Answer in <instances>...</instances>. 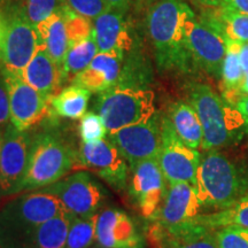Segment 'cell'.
I'll list each match as a JSON object with an SVG mask.
<instances>
[{
    "mask_svg": "<svg viewBox=\"0 0 248 248\" xmlns=\"http://www.w3.org/2000/svg\"><path fill=\"white\" fill-rule=\"evenodd\" d=\"M147 239L152 248H218L215 230L195 221L171 228L151 222Z\"/></svg>",
    "mask_w": 248,
    "mask_h": 248,
    "instance_id": "ac0fdd59",
    "label": "cell"
},
{
    "mask_svg": "<svg viewBox=\"0 0 248 248\" xmlns=\"http://www.w3.org/2000/svg\"><path fill=\"white\" fill-rule=\"evenodd\" d=\"M36 30L39 36L40 46L46 49L52 60L62 71V66H63L69 44H68L66 26H64L61 12L53 14L39 23L36 27Z\"/></svg>",
    "mask_w": 248,
    "mask_h": 248,
    "instance_id": "603a6c76",
    "label": "cell"
},
{
    "mask_svg": "<svg viewBox=\"0 0 248 248\" xmlns=\"http://www.w3.org/2000/svg\"><path fill=\"white\" fill-rule=\"evenodd\" d=\"M5 30H6V20L1 16V14H0V54H1L2 43H4Z\"/></svg>",
    "mask_w": 248,
    "mask_h": 248,
    "instance_id": "b9f144b4",
    "label": "cell"
},
{
    "mask_svg": "<svg viewBox=\"0 0 248 248\" xmlns=\"http://www.w3.org/2000/svg\"><path fill=\"white\" fill-rule=\"evenodd\" d=\"M90 248H105V247L100 246V245H99V244H94L92 247H90Z\"/></svg>",
    "mask_w": 248,
    "mask_h": 248,
    "instance_id": "ee69618b",
    "label": "cell"
},
{
    "mask_svg": "<svg viewBox=\"0 0 248 248\" xmlns=\"http://www.w3.org/2000/svg\"><path fill=\"white\" fill-rule=\"evenodd\" d=\"M94 37L99 52L113 49L126 52L138 47V40L132 27L125 20L123 13L107 9L94 20Z\"/></svg>",
    "mask_w": 248,
    "mask_h": 248,
    "instance_id": "ffe728a7",
    "label": "cell"
},
{
    "mask_svg": "<svg viewBox=\"0 0 248 248\" xmlns=\"http://www.w3.org/2000/svg\"><path fill=\"white\" fill-rule=\"evenodd\" d=\"M194 221L213 230L230 225L248 229V193L228 208L200 214Z\"/></svg>",
    "mask_w": 248,
    "mask_h": 248,
    "instance_id": "83f0119b",
    "label": "cell"
},
{
    "mask_svg": "<svg viewBox=\"0 0 248 248\" xmlns=\"http://www.w3.org/2000/svg\"><path fill=\"white\" fill-rule=\"evenodd\" d=\"M61 15L63 17L64 26H66L69 47L73 45L78 44L83 40L88 39L93 33V26L91 20L76 13L74 9H71L68 6V4L61 11Z\"/></svg>",
    "mask_w": 248,
    "mask_h": 248,
    "instance_id": "1f68e13d",
    "label": "cell"
},
{
    "mask_svg": "<svg viewBox=\"0 0 248 248\" xmlns=\"http://www.w3.org/2000/svg\"><path fill=\"white\" fill-rule=\"evenodd\" d=\"M5 1H6V0H0V6L4 5V4H5Z\"/></svg>",
    "mask_w": 248,
    "mask_h": 248,
    "instance_id": "bcb514c9",
    "label": "cell"
},
{
    "mask_svg": "<svg viewBox=\"0 0 248 248\" xmlns=\"http://www.w3.org/2000/svg\"><path fill=\"white\" fill-rule=\"evenodd\" d=\"M218 248H248V229L240 226H224L215 230Z\"/></svg>",
    "mask_w": 248,
    "mask_h": 248,
    "instance_id": "836d02e7",
    "label": "cell"
},
{
    "mask_svg": "<svg viewBox=\"0 0 248 248\" xmlns=\"http://www.w3.org/2000/svg\"><path fill=\"white\" fill-rule=\"evenodd\" d=\"M78 132L83 142L98 141L108 136L104 121L95 111H89L80 119Z\"/></svg>",
    "mask_w": 248,
    "mask_h": 248,
    "instance_id": "d6a6232c",
    "label": "cell"
},
{
    "mask_svg": "<svg viewBox=\"0 0 248 248\" xmlns=\"http://www.w3.org/2000/svg\"><path fill=\"white\" fill-rule=\"evenodd\" d=\"M5 78L8 90L11 124L18 131H28L49 113L51 99L28 84L20 75L5 71Z\"/></svg>",
    "mask_w": 248,
    "mask_h": 248,
    "instance_id": "9a60e30c",
    "label": "cell"
},
{
    "mask_svg": "<svg viewBox=\"0 0 248 248\" xmlns=\"http://www.w3.org/2000/svg\"><path fill=\"white\" fill-rule=\"evenodd\" d=\"M106 2L108 9L111 11L120 12V13L125 14L131 5V0H104Z\"/></svg>",
    "mask_w": 248,
    "mask_h": 248,
    "instance_id": "74e56055",
    "label": "cell"
},
{
    "mask_svg": "<svg viewBox=\"0 0 248 248\" xmlns=\"http://www.w3.org/2000/svg\"><path fill=\"white\" fill-rule=\"evenodd\" d=\"M192 12L184 0H157L148 9L147 33L160 70L190 73L195 67L185 35V21Z\"/></svg>",
    "mask_w": 248,
    "mask_h": 248,
    "instance_id": "6da1fadb",
    "label": "cell"
},
{
    "mask_svg": "<svg viewBox=\"0 0 248 248\" xmlns=\"http://www.w3.org/2000/svg\"><path fill=\"white\" fill-rule=\"evenodd\" d=\"M187 95L202 128V150H218L240 137V128L245 124L240 114L208 84L193 83L187 88Z\"/></svg>",
    "mask_w": 248,
    "mask_h": 248,
    "instance_id": "5b68a950",
    "label": "cell"
},
{
    "mask_svg": "<svg viewBox=\"0 0 248 248\" xmlns=\"http://www.w3.org/2000/svg\"><path fill=\"white\" fill-rule=\"evenodd\" d=\"M9 123H11V115H9L8 90L4 68L1 67L0 68V132L4 131Z\"/></svg>",
    "mask_w": 248,
    "mask_h": 248,
    "instance_id": "d590c367",
    "label": "cell"
},
{
    "mask_svg": "<svg viewBox=\"0 0 248 248\" xmlns=\"http://www.w3.org/2000/svg\"><path fill=\"white\" fill-rule=\"evenodd\" d=\"M74 215L63 212L36 228L18 248H64Z\"/></svg>",
    "mask_w": 248,
    "mask_h": 248,
    "instance_id": "7402d4cb",
    "label": "cell"
},
{
    "mask_svg": "<svg viewBox=\"0 0 248 248\" xmlns=\"http://www.w3.org/2000/svg\"><path fill=\"white\" fill-rule=\"evenodd\" d=\"M32 138L11 123L2 131L0 147V199L17 194L26 173Z\"/></svg>",
    "mask_w": 248,
    "mask_h": 248,
    "instance_id": "7c38bea8",
    "label": "cell"
},
{
    "mask_svg": "<svg viewBox=\"0 0 248 248\" xmlns=\"http://www.w3.org/2000/svg\"><path fill=\"white\" fill-rule=\"evenodd\" d=\"M95 239L105 248L146 247V239L137 223L119 208H105L98 214Z\"/></svg>",
    "mask_w": 248,
    "mask_h": 248,
    "instance_id": "2e32d148",
    "label": "cell"
},
{
    "mask_svg": "<svg viewBox=\"0 0 248 248\" xmlns=\"http://www.w3.org/2000/svg\"><path fill=\"white\" fill-rule=\"evenodd\" d=\"M200 160L199 152L181 140L169 117H161V148L157 161L167 183H187L195 188Z\"/></svg>",
    "mask_w": 248,
    "mask_h": 248,
    "instance_id": "9c48e42d",
    "label": "cell"
},
{
    "mask_svg": "<svg viewBox=\"0 0 248 248\" xmlns=\"http://www.w3.org/2000/svg\"><path fill=\"white\" fill-rule=\"evenodd\" d=\"M40 47L36 28L13 8L7 20L0 59L5 71L22 75L24 68Z\"/></svg>",
    "mask_w": 248,
    "mask_h": 248,
    "instance_id": "8fae6325",
    "label": "cell"
},
{
    "mask_svg": "<svg viewBox=\"0 0 248 248\" xmlns=\"http://www.w3.org/2000/svg\"><path fill=\"white\" fill-rule=\"evenodd\" d=\"M78 169L86 170L114 188L123 191L128 185L130 166L109 139L83 142L77 150Z\"/></svg>",
    "mask_w": 248,
    "mask_h": 248,
    "instance_id": "30bf717a",
    "label": "cell"
},
{
    "mask_svg": "<svg viewBox=\"0 0 248 248\" xmlns=\"http://www.w3.org/2000/svg\"><path fill=\"white\" fill-rule=\"evenodd\" d=\"M203 17L221 31L228 42L248 43V15L221 6L203 15Z\"/></svg>",
    "mask_w": 248,
    "mask_h": 248,
    "instance_id": "4316f807",
    "label": "cell"
},
{
    "mask_svg": "<svg viewBox=\"0 0 248 248\" xmlns=\"http://www.w3.org/2000/svg\"><path fill=\"white\" fill-rule=\"evenodd\" d=\"M173 129L181 140L188 147L198 150L202 144L203 132L197 113L188 102H173L168 115Z\"/></svg>",
    "mask_w": 248,
    "mask_h": 248,
    "instance_id": "cb8c5ba5",
    "label": "cell"
},
{
    "mask_svg": "<svg viewBox=\"0 0 248 248\" xmlns=\"http://www.w3.org/2000/svg\"><path fill=\"white\" fill-rule=\"evenodd\" d=\"M98 214L85 217L74 216L68 231L64 248H90L97 244L95 225H97Z\"/></svg>",
    "mask_w": 248,
    "mask_h": 248,
    "instance_id": "4dcf8cb0",
    "label": "cell"
},
{
    "mask_svg": "<svg viewBox=\"0 0 248 248\" xmlns=\"http://www.w3.org/2000/svg\"><path fill=\"white\" fill-rule=\"evenodd\" d=\"M91 92L79 85L61 90L49 100V111L62 119L79 120L86 114Z\"/></svg>",
    "mask_w": 248,
    "mask_h": 248,
    "instance_id": "d4e9b609",
    "label": "cell"
},
{
    "mask_svg": "<svg viewBox=\"0 0 248 248\" xmlns=\"http://www.w3.org/2000/svg\"><path fill=\"white\" fill-rule=\"evenodd\" d=\"M94 109L104 121L108 133H113L150 120L156 113L155 95L147 88L115 85L99 93Z\"/></svg>",
    "mask_w": 248,
    "mask_h": 248,
    "instance_id": "8992f818",
    "label": "cell"
},
{
    "mask_svg": "<svg viewBox=\"0 0 248 248\" xmlns=\"http://www.w3.org/2000/svg\"><path fill=\"white\" fill-rule=\"evenodd\" d=\"M195 192L203 208H228L248 193V168L218 150L206 151L198 168Z\"/></svg>",
    "mask_w": 248,
    "mask_h": 248,
    "instance_id": "7a4b0ae2",
    "label": "cell"
},
{
    "mask_svg": "<svg viewBox=\"0 0 248 248\" xmlns=\"http://www.w3.org/2000/svg\"><path fill=\"white\" fill-rule=\"evenodd\" d=\"M1 140H2V132H0V147H1Z\"/></svg>",
    "mask_w": 248,
    "mask_h": 248,
    "instance_id": "f6af8a7d",
    "label": "cell"
},
{
    "mask_svg": "<svg viewBox=\"0 0 248 248\" xmlns=\"http://www.w3.org/2000/svg\"><path fill=\"white\" fill-rule=\"evenodd\" d=\"M129 195L142 217L151 219L159 210L167 181L157 159L144 160L130 167Z\"/></svg>",
    "mask_w": 248,
    "mask_h": 248,
    "instance_id": "4fadbf2b",
    "label": "cell"
},
{
    "mask_svg": "<svg viewBox=\"0 0 248 248\" xmlns=\"http://www.w3.org/2000/svg\"><path fill=\"white\" fill-rule=\"evenodd\" d=\"M21 77L28 84L48 99L53 97L54 92L63 83L60 68L42 46L24 68Z\"/></svg>",
    "mask_w": 248,
    "mask_h": 248,
    "instance_id": "44dd1931",
    "label": "cell"
},
{
    "mask_svg": "<svg viewBox=\"0 0 248 248\" xmlns=\"http://www.w3.org/2000/svg\"><path fill=\"white\" fill-rule=\"evenodd\" d=\"M239 55L241 64H243L245 73H246V71H248V43H243V44H240Z\"/></svg>",
    "mask_w": 248,
    "mask_h": 248,
    "instance_id": "ab89813d",
    "label": "cell"
},
{
    "mask_svg": "<svg viewBox=\"0 0 248 248\" xmlns=\"http://www.w3.org/2000/svg\"><path fill=\"white\" fill-rule=\"evenodd\" d=\"M75 169H78L75 148L58 132H39L32 138L28 167L17 194L42 190Z\"/></svg>",
    "mask_w": 248,
    "mask_h": 248,
    "instance_id": "3957f363",
    "label": "cell"
},
{
    "mask_svg": "<svg viewBox=\"0 0 248 248\" xmlns=\"http://www.w3.org/2000/svg\"><path fill=\"white\" fill-rule=\"evenodd\" d=\"M71 9L83 16L94 21L99 15L107 11L108 7L104 0H66Z\"/></svg>",
    "mask_w": 248,
    "mask_h": 248,
    "instance_id": "e575fe53",
    "label": "cell"
},
{
    "mask_svg": "<svg viewBox=\"0 0 248 248\" xmlns=\"http://www.w3.org/2000/svg\"><path fill=\"white\" fill-rule=\"evenodd\" d=\"M63 212L60 200L45 192L13 195L0 207V248H18L36 228Z\"/></svg>",
    "mask_w": 248,
    "mask_h": 248,
    "instance_id": "277c9868",
    "label": "cell"
},
{
    "mask_svg": "<svg viewBox=\"0 0 248 248\" xmlns=\"http://www.w3.org/2000/svg\"><path fill=\"white\" fill-rule=\"evenodd\" d=\"M233 107L237 109L238 113L240 114L244 123L248 125V95L240 97L237 101H235Z\"/></svg>",
    "mask_w": 248,
    "mask_h": 248,
    "instance_id": "f35d334b",
    "label": "cell"
},
{
    "mask_svg": "<svg viewBox=\"0 0 248 248\" xmlns=\"http://www.w3.org/2000/svg\"><path fill=\"white\" fill-rule=\"evenodd\" d=\"M186 44L195 67L215 78H221L228 40L206 17L192 12L185 21Z\"/></svg>",
    "mask_w": 248,
    "mask_h": 248,
    "instance_id": "ba28073f",
    "label": "cell"
},
{
    "mask_svg": "<svg viewBox=\"0 0 248 248\" xmlns=\"http://www.w3.org/2000/svg\"><path fill=\"white\" fill-rule=\"evenodd\" d=\"M60 200L64 210L77 217L95 215L106 204L107 191L86 170L71 172L54 184L38 190Z\"/></svg>",
    "mask_w": 248,
    "mask_h": 248,
    "instance_id": "52a82bcc",
    "label": "cell"
},
{
    "mask_svg": "<svg viewBox=\"0 0 248 248\" xmlns=\"http://www.w3.org/2000/svg\"><path fill=\"white\" fill-rule=\"evenodd\" d=\"M124 66V52L113 49L99 52L91 63L73 78V84L89 90L91 93L107 91L121 82Z\"/></svg>",
    "mask_w": 248,
    "mask_h": 248,
    "instance_id": "d6986e66",
    "label": "cell"
},
{
    "mask_svg": "<svg viewBox=\"0 0 248 248\" xmlns=\"http://www.w3.org/2000/svg\"><path fill=\"white\" fill-rule=\"evenodd\" d=\"M99 53L97 42L94 37V29L93 33L88 39L83 40L78 44L70 46L68 48L66 58H64L63 66H62V77L63 82L69 76L78 75L86 67L91 63L95 55Z\"/></svg>",
    "mask_w": 248,
    "mask_h": 248,
    "instance_id": "f1b7e54d",
    "label": "cell"
},
{
    "mask_svg": "<svg viewBox=\"0 0 248 248\" xmlns=\"http://www.w3.org/2000/svg\"><path fill=\"white\" fill-rule=\"evenodd\" d=\"M108 139L130 167L144 160L157 159L161 148V116L155 113L145 122L108 133Z\"/></svg>",
    "mask_w": 248,
    "mask_h": 248,
    "instance_id": "5bb4252c",
    "label": "cell"
},
{
    "mask_svg": "<svg viewBox=\"0 0 248 248\" xmlns=\"http://www.w3.org/2000/svg\"><path fill=\"white\" fill-rule=\"evenodd\" d=\"M239 51L240 43L228 42V48H226L221 74L223 98L232 106H234L235 101L238 100V92L245 76Z\"/></svg>",
    "mask_w": 248,
    "mask_h": 248,
    "instance_id": "484cf974",
    "label": "cell"
},
{
    "mask_svg": "<svg viewBox=\"0 0 248 248\" xmlns=\"http://www.w3.org/2000/svg\"><path fill=\"white\" fill-rule=\"evenodd\" d=\"M66 5V0H16L13 8L36 28L53 14L60 13Z\"/></svg>",
    "mask_w": 248,
    "mask_h": 248,
    "instance_id": "f546056e",
    "label": "cell"
},
{
    "mask_svg": "<svg viewBox=\"0 0 248 248\" xmlns=\"http://www.w3.org/2000/svg\"><path fill=\"white\" fill-rule=\"evenodd\" d=\"M197 1L207 7H221L223 0H197Z\"/></svg>",
    "mask_w": 248,
    "mask_h": 248,
    "instance_id": "7bdbcfd3",
    "label": "cell"
},
{
    "mask_svg": "<svg viewBox=\"0 0 248 248\" xmlns=\"http://www.w3.org/2000/svg\"><path fill=\"white\" fill-rule=\"evenodd\" d=\"M223 7L248 15V0H223Z\"/></svg>",
    "mask_w": 248,
    "mask_h": 248,
    "instance_id": "8d00e7d4",
    "label": "cell"
},
{
    "mask_svg": "<svg viewBox=\"0 0 248 248\" xmlns=\"http://www.w3.org/2000/svg\"><path fill=\"white\" fill-rule=\"evenodd\" d=\"M201 209L202 206L193 186L187 183H167L162 203L150 221L169 228L179 226L193 222Z\"/></svg>",
    "mask_w": 248,
    "mask_h": 248,
    "instance_id": "e0dca14e",
    "label": "cell"
},
{
    "mask_svg": "<svg viewBox=\"0 0 248 248\" xmlns=\"http://www.w3.org/2000/svg\"><path fill=\"white\" fill-rule=\"evenodd\" d=\"M245 95H248V71L245 73L244 80L240 85L239 92H238V99L240 97H245Z\"/></svg>",
    "mask_w": 248,
    "mask_h": 248,
    "instance_id": "60d3db41",
    "label": "cell"
}]
</instances>
